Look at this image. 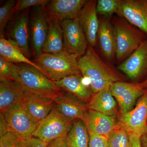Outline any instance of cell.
Segmentation results:
<instances>
[{"instance_id":"6da1fadb","label":"cell","mask_w":147,"mask_h":147,"mask_svg":"<svg viewBox=\"0 0 147 147\" xmlns=\"http://www.w3.org/2000/svg\"><path fill=\"white\" fill-rule=\"evenodd\" d=\"M78 63L81 73L88 79L91 92L94 94L110 89L114 83L121 81L110 66L91 46H89L85 54L78 59Z\"/></svg>"},{"instance_id":"7a4b0ae2","label":"cell","mask_w":147,"mask_h":147,"mask_svg":"<svg viewBox=\"0 0 147 147\" xmlns=\"http://www.w3.org/2000/svg\"><path fill=\"white\" fill-rule=\"evenodd\" d=\"M76 55L65 52L58 54L42 53L33 62L42 74L54 82L72 75L82 74Z\"/></svg>"},{"instance_id":"3957f363","label":"cell","mask_w":147,"mask_h":147,"mask_svg":"<svg viewBox=\"0 0 147 147\" xmlns=\"http://www.w3.org/2000/svg\"><path fill=\"white\" fill-rule=\"evenodd\" d=\"M18 82L25 91L55 99L64 92L34 67L18 65Z\"/></svg>"},{"instance_id":"277c9868","label":"cell","mask_w":147,"mask_h":147,"mask_svg":"<svg viewBox=\"0 0 147 147\" xmlns=\"http://www.w3.org/2000/svg\"><path fill=\"white\" fill-rule=\"evenodd\" d=\"M117 59L122 61L126 59L147 39L145 33L122 18L114 22Z\"/></svg>"},{"instance_id":"5b68a950","label":"cell","mask_w":147,"mask_h":147,"mask_svg":"<svg viewBox=\"0 0 147 147\" xmlns=\"http://www.w3.org/2000/svg\"><path fill=\"white\" fill-rule=\"evenodd\" d=\"M1 113L5 119L9 131L18 139L25 140L32 137L38 125L28 115L22 102Z\"/></svg>"},{"instance_id":"8992f818","label":"cell","mask_w":147,"mask_h":147,"mask_svg":"<svg viewBox=\"0 0 147 147\" xmlns=\"http://www.w3.org/2000/svg\"><path fill=\"white\" fill-rule=\"evenodd\" d=\"M73 122L66 119L54 108L38 125L32 137L47 144L57 138L66 137Z\"/></svg>"},{"instance_id":"52a82bcc","label":"cell","mask_w":147,"mask_h":147,"mask_svg":"<svg viewBox=\"0 0 147 147\" xmlns=\"http://www.w3.org/2000/svg\"><path fill=\"white\" fill-rule=\"evenodd\" d=\"M118 124L129 133L140 137L147 132V90L132 110L121 115Z\"/></svg>"},{"instance_id":"ba28073f","label":"cell","mask_w":147,"mask_h":147,"mask_svg":"<svg viewBox=\"0 0 147 147\" xmlns=\"http://www.w3.org/2000/svg\"><path fill=\"white\" fill-rule=\"evenodd\" d=\"M66 51L78 57L87 50V40L78 16L61 22Z\"/></svg>"},{"instance_id":"9c48e42d","label":"cell","mask_w":147,"mask_h":147,"mask_svg":"<svg viewBox=\"0 0 147 147\" xmlns=\"http://www.w3.org/2000/svg\"><path fill=\"white\" fill-rule=\"evenodd\" d=\"M48 31V18L44 7H35L32 11L30 22L32 52L35 59L42 53Z\"/></svg>"},{"instance_id":"30bf717a","label":"cell","mask_w":147,"mask_h":147,"mask_svg":"<svg viewBox=\"0 0 147 147\" xmlns=\"http://www.w3.org/2000/svg\"><path fill=\"white\" fill-rule=\"evenodd\" d=\"M110 90L118 104L121 114L132 110L136 100L145 91L140 83L121 81L114 83L110 87Z\"/></svg>"},{"instance_id":"8fae6325","label":"cell","mask_w":147,"mask_h":147,"mask_svg":"<svg viewBox=\"0 0 147 147\" xmlns=\"http://www.w3.org/2000/svg\"><path fill=\"white\" fill-rule=\"evenodd\" d=\"M29 25V11L25 10L13 19L7 32L8 40L16 45L28 58L31 56Z\"/></svg>"},{"instance_id":"7c38bea8","label":"cell","mask_w":147,"mask_h":147,"mask_svg":"<svg viewBox=\"0 0 147 147\" xmlns=\"http://www.w3.org/2000/svg\"><path fill=\"white\" fill-rule=\"evenodd\" d=\"M117 13L147 34V8L144 0H120Z\"/></svg>"},{"instance_id":"4fadbf2b","label":"cell","mask_w":147,"mask_h":147,"mask_svg":"<svg viewBox=\"0 0 147 147\" xmlns=\"http://www.w3.org/2000/svg\"><path fill=\"white\" fill-rule=\"evenodd\" d=\"M69 93L63 92L54 100V109L69 121H84L88 111L87 105Z\"/></svg>"},{"instance_id":"5bb4252c","label":"cell","mask_w":147,"mask_h":147,"mask_svg":"<svg viewBox=\"0 0 147 147\" xmlns=\"http://www.w3.org/2000/svg\"><path fill=\"white\" fill-rule=\"evenodd\" d=\"M86 2L85 0H53L45 6L44 9L48 18L61 23L78 16Z\"/></svg>"},{"instance_id":"9a60e30c","label":"cell","mask_w":147,"mask_h":147,"mask_svg":"<svg viewBox=\"0 0 147 147\" xmlns=\"http://www.w3.org/2000/svg\"><path fill=\"white\" fill-rule=\"evenodd\" d=\"M118 69L132 80L140 79L147 73V38Z\"/></svg>"},{"instance_id":"2e32d148","label":"cell","mask_w":147,"mask_h":147,"mask_svg":"<svg viewBox=\"0 0 147 147\" xmlns=\"http://www.w3.org/2000/svg\"><path fill=\"white\" fill-rule=\"evenodd\" d=\"M54 100L25 91L22 103L31 118L38 125L54 109Z\"/></svg>"},{"instance_id":"e0dca14e","label":"cell","mask_w":147,"mask_h":147,"mask_svg":"<svg viewBox=\"0 0 147 147\" xmlns=\"http://www.w3.org/2000/svg\"><path fill=\"white\" fill-rule=\"evenodd\" d=\"M88 134H93L108 138L118 126L116 116H108L94 110L87 111L83 121Z\"/></svg>"},{"instance_id":"ac0fdd59","label":"cell","mask_w":147,"mask_h":147,"mask_svg":"<svg viewBox=\"0 0 147 147\" xmlns=\"http://www.w3.org/2000/svg\"><path fill=\"white\" fill-rule=\"evenodd\" d=\"M97 1H87L78 16L87 42L89 46L96 45L99 27L96 6Z\"/></svg>"},{"instance_id":"d6986e66","label":"cell","mask_w":147,"mask_h":147,"mask_svg":"<svg viewBox=\"0 0 147 147\" xmlns=\"http://www.w3.org/2000/svg\"><path fill=\"white\" fill-rule=\"evenodd\" d=\"M25 91L18 82L11 79H0L1 113L21 103Z\"/></svg>"},{"instance_id":"ffe728a7","label":"cell","mask_w":147,"mask_h":147,"mask_svg":"<svg viewBox=\"0 0 147 147\" xmlns=\"http://www.w3.org/2000/svg\"><path fill=\"white\" fill-rule=\"evenodd\" d=\"M98 39L104 58L108 61H112L116 55L115 38L113 25L106 17L99 21Z\"/></svg>"},{"instance_id":"44dd1931","label":"cell","mask_w":147,"mask_h":147,"mask_svg":"<svg viewBox=\"0 0 147 147\" xmlns=\"http://www.w3.org/2000/svg\"><path fill=\"white\" fill-rule=\"evenodd\" d=\"M117 102L110 89L103 90L94 94L87 106L89 110H94L108 116H116Z\"/></svg>"},{"instance_id":"7402d4cb","label":"cell","mask_w":147,"mask_h":147,"mask_svg":"<svg viewBox=\"0 0 147 147\" xmlns=\"http://www.w3.org/2000/svg\"><path fill=\"white\" fill-rule=\"evenodd\" d=\"M48 18V17H47ZM48 31L42 53L58 54L65 52L61 23L48 18Z\"/></svg>"},{"instance_id":"603a6c76","label":"cell","mask_w":147,"mask_h":147,"mask_svg":"<svg viewBox=\"0 0 147 147\" xmlns=\"http://www.w3.org/2000/svg\"><path fill=\"white\" fill-rule=\"evenodd\" d=\"M55 82L64 91L71 94L80 100H90L92 97V94L89 88L82 82L81 74L71 75Z\"/></svg>"},{"instance_id":"cb8c5ba5","label":"cell","mask_w":147,"mask_h":147,"mask_svg":"<svg viewBox=\"0 0 147 147\" xmlns=\"http://www.w3.org/2000/svg\"><path fill=\"white\" fill-rule=\"evenodd\" d=\"M0 56L12 63H22L34 67L42 73L38 66L29 60L16 45L5 39L4 37L0 38Z\"/></svg>"},{"instance_id":"d4e9b609","label":"cell","mask_w":147,"mask_h":147,"mask_svg":"<svg viewBox=\"0 0 147 147\" xmlns=\"http://www.w3.org/2000/svg\"><path fill=\"white\" fill-rule=\"evenodd\" d=\"M66 139L68 147H88L89 136L83 121H74Z\"/></svg>"},{"instance_id":"484cf974","label":"cell","mask_w":147,"mask_h":147,"mask_svg":"<svg viewBox=\"0 0 147 147\" xmlns=\"http://www.w3.org/2000/svg\"><path fill=\"white\" fill-rule=\"evenodd\" d=\"M107 139L108 147H131L129 133L119 125Z\"/></svg>"},{"instance_id":"4316f807","label":"cell","mask_w":147,"mask_h":147,"mask_svg":"<svg viewBox=\"0 0 147 147\" xmlns=\"http://www.w3.org/2000/svg\"><path fill=\"white\" fill-rule=\"evenodd\" d=\"M18 65L9 62L0 56V79H11L18 82Z\"/></svg>"},{"instance_id":"83f0119b","label":"cell","mask_w":147,"mask_h":147,"mask_svg":"<svg viewBox=\"0 0 147 147\" xmlns=\"http://www.w3.org/2000/svg\"><path fill=\"white\" fill-rule=\"evenodd\" d=\"M16 1L14 0H9L6 2L0 8V36H4L5 28L9 21H10L13 7L16 4Z\"/></svg>"},{"instance_id":"f1b7e54d","label":"cell","mask_w":147,"mask_h":147,"mask_svg":"<svg viewBox=\"0 0 147 147\" xmlns=\"http://www.w3.org/2000/svg\"><path fill=\"white\" fill-rule=\"evenodd\" d=\"M120 0H98L96 3L97 13L106 17L117 13L118 10Z\"/></svg>"},{"instance_id":"f546056e","label":"cell","mask_w":147,"mask_h":147,"mask_svg":"<svg viewBox=\"0 0 147 147\" xmlns=\"http://www.w3.org/2000/svg\"><path fill=\"white\" fill-rule=\"evenodd\" d=\"M50 2L48 0H19L13 7L12 13L14 14L20 11L24 10L32 7H45Z\"/></svg>"},{"instance_id":"4dcf8cb0","label":"cell","mask_w":147,"mask_h":147,"mask_svg":"<svg viewBox=\"0 0 147 147\" xmlns=\"http://www.w3.org/2000/svg\"><path fill=\"white\" fill-rule=\"evenodd\" d=\"M22 140L9 132L0 137V147H21Z\"/></svg>"},{"instance_id":"1f68e13d","label":"cell","mask_w":147,"mask_h":147,"mask_svg":"<svg viewBox=\"0 0 147 147\" xmlns=\"http://www.w3.org/2000/svg\"><path fill=\"white\" fill-rule=\"evenodd\" d=\"M88 134V147H108V139L106 137L93 134Z\"/></svg>"},{"instance_id":"d6a6232c","label":"cell","mask_w":147,"mask_h":147,"mask_svg":"<svg viewBox=\"0 0 147 147\" xmlns=\"http://www.w3.org/2000/svg\"><path fill=\"white\" fill-rule=\"evenodd\" d=\"M47 145V143L33 137L21 141V147H46Z\"/></svg>"},{"instance_id":"836d02e7","label":"cell","mask_w":147,"mask_h":147,"mask_svg":"<svg viewBox=\"0 0 147 147\" xmlns=\"http://www.w3.org/2000/svg\"><path fill=\"white\" fill-rule=\"evenodd\" d=\"M46 147H68L66 137L54 139L47 143Z\"/></svg>"},{"instance_id":"e575fe53","label":"cell","mask_w":147,"mask_h":147,"mask_svg":"<svg viewBox=\"0 0 147 147\" xmlns=\"http://www.w3.org/2000/svg\"><path fill=\"white\" fill-rule=\"evenodd\" d=\"M9 132L10 131H9L5 119L2 114L0 113V137L5 135Z\"/></svg>"},{"instance_id":"d590c367","label":"cell","mask_w":147,"mask_h":147,"mask_svg":"<svg viewBox=\"0 0 147 147\" xmlns=\"http://www.w3.org/2000/svg\"><path fill=\"white\" fill-rule=\"evenodd\" d=\"M131 147H142L140 137L134 133H129Z\"/></svg>"},{"instance_id":"8d00e7d4","label":"cell","mask_w":147,"mask_h":147,"mask_svg":"<svg viewBox=\"0 0 147 147\" xmlns=\"http://www.w3.org/2000/svg\"><path fill=\"white\" fill-rule=\"evenodd\" d=\"M142 147H147V132L140 137Z\"/></svg>"},{"instance_id":"74e56055","label":"cell","mask_w":147,"mask_h":147,"mask_svg":"<svg viewBox=\"0 0 147 147\" xmlns=\"http://www.w3.org/2000/svg\"><path fill=\"white\" fill-rule=\"evenodd\" d=\"M142 85V87L144 88L145 90H147V78L144 82L140 83Z\"/></svg>"},{"instance_id":"f35d334b","label":"cell","mask_w":147,"mask_h":147,"mask_svg":"<svg viewBox=\"0 0 147 147\" xmlns=\"http://www.w3.org/2000/svg\"><path fill=\"white\" fill-rule=\"evenodd\" d=\"M144 2L147 8V0H144Z\"/></svg>"}]
</instances>
